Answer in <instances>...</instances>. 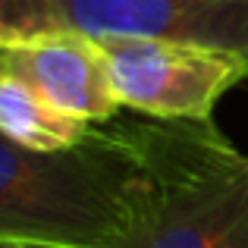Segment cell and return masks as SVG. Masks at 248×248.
Wrapping results in <instances>:
<instances>
[{
  "label": "cell",
  "instance_id": "1",
  "mask_svg": "<svg viewBox=\"0 0 248 248\" xmlns=\"http://www.w3.org/2000/svg\"><path fill=\"white\" fill-rule=\"evenodd\" d=\"M145 167L126 123L91 126L79 145L35 151L0 135V242L132 248Z\"/></svg>",
  "mask_w": 248,
  "mask_h": 248
},
{
  "label": "cell",
  "instance_id": "2",
  "mask_svg": "<svg viewBox=\"0 0 248 248\" xmlns=\"http://www.w3.org/2000/svg\"><path fill=\"white\" fill-rule=\"evenodd\" d=\"M145 167L132 248H248V154L211 123H126Z\"/></svg>",
  "mask_w": 248,
  "mask_h": 248
},
{
  "label": "cell",
  "instance_id": "3",
  "mask_svg": "<svg viewBox=\"0 0 248 248\" xmlns=\"http://www.w3.org/2000/svg\"><path fill=\"white\" fill-rule=\"evenodd\" d=\"M120 107L151 120L211 123L217 101L248 79V57L154 38H101Z\"/></svg>",
  "mask_w": 248,
  "mask_h": 248
},
{
  "label": "cell",
  "instance_id": "4",
  "mask_svg": "<svg viewBox=\"0 0 248 248\" xmlns=\"http://www.w3.org/2000/svg\"><path fill=\"white\" fill-rule=\"evenodd\" d=\"M66 29L91 38H154L248 57V0H57Z\"/></svg>",
  "mask_w": 248,
  "mask_h": 248
},
{
  "label": "cell",
  "instance_id": "5",
  "mask_svg": "<svg viewBox=\"0 0 248 248\" xmlns=\"http://www.w3.org/2000/svg\"><path fill=\"white\" fill-rule=\"evenodd\" d=\"M0 73L25 79L57 110L91 126L113 123L120 113L101 41L76 29L0 44Z\"/></svg>",
  "mask_w": 248,
  "mask_h": 248
},
{
  "label": "cell",
  "instance_id": "6",
  "mask_svg": "<svg viewBox=\"0 0 248 248\" xmlns=\"http://www.w3.org/2000/svg\"><path fill=\"white\" fill-rule=\"evenodd\" d=\"M91 123L57 110L25 79L0 73V135L35 151H63L79 145Z\"/></svg>",
  "mask_w": 248,
  "mask_h": 248
},
{
  "label": "cell",
  "instance_id": "7",
  "mask_svg": "<svg viewBox=\"0 0 248 248\" xmlns=\"http://www.w3.org/2000/svg\"><path fill=\"white\" fill-rule=\"evenodd\" d=\"M66 29L57 0H0V44L29 41Z\"/></svg>",
  "mask_w": 248,
  "mask_h": 248
},
{
  "label": "cell",
  "instance_id": "8",
  "mask_svg": "<svg viewBox=\"0 0 248 248\" xmlns=\"http://www.w3.org/2000/svg\"><path fill=\"white\" fill-rule=\"evenodd\" d=\"M0 248H35V245H10V242H0Z\"/></svg>",
  "mask_w": 248,
  "mask_h": 248
}]
</instances>
